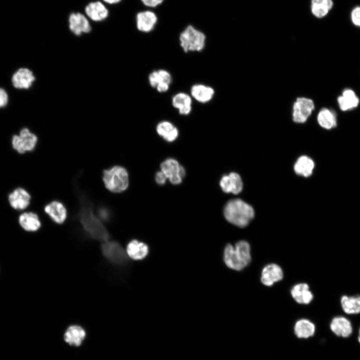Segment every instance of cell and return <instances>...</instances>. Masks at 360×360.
<instances>
[{
    "label": "cell",
    "instance_id": "9",
    "mask_svg": "<svg viewBox=\"0 0 360 360\" xmlns=\"http://www.w3.org/2000/svg\"><path fill=\"white\" fill-rule=\"evenodd\" d=\"M161 171H162L174 184H178L181 183L182 178L185 176L186 172L184 168L180 166L178 161L173 158H168L165 160L160 164Z\"/></svg>",
    "mask_w": 360,
    "mask_h": 360
},
{
    "label": "cell",
    "instance_id": "18",
    "mask_svg": "<svg viewBox=\"0 0 360 360\" xmlns=\"http://www.w3.org/2000/svg\"><path fill=\"white\" fill-rule=\"evenodd\" d=\"M284 274L282 268L275 264L266 266L261 274V282L266 286H271L283 278Z\"/></svg>",
    "mask_w": 360,
    "mask_h": 360
},
{
    "label": "cell",
    "instance_id": "10",
    "mask_svg": "<svg viewBox=\"0 0 360 360\" xmlns=\"http://www.w3.org/2000/svg\"><path fill=\"white\" fill-rule=\"evenodd\" d=\"M150 85L159 92H166L172 82L171 74L166 70L159 69L152 71L148 76Z\"/></svg>",
    "mask_w": 360,
    "mask_h": 360
},
{
    "label": "cell",
    "instance_id": "26",
    "mask_svg": "<svg viewBox=\"0 0 360 360\" xmlns=\"http://www.w3.org/2000/svg\"><path fill=\"white\" fill-rule=\"evenodd\" d=\"M317 120L322 128L330 130L337 125V117L335 112L332 109L324 108L318 112Z\"/></svg>",
    "mask_w": 360,
    "mask_h": 360
},
{
    "label": "cell",
    "instance_id": "4",
    "mask_svg": "<svg viewBox=\"0 0 360 360\" xmlns=\"http://www.w3.org/2000/svg\"><path fill=\"white\" fill-rule=\"evenodd\" d=\"M178 40L184 52H200L205 48L206 36L203 32L189 24L180 33Z\"/></svg>",
    "mask_w": 360,
    "mask_h": 360
},
{
    "label": "cell",
    "instance_id": "31",
    "mask_svg": "<svg viewBox=\"0 0 360 360\" xmlns=\"http://www.w3.org/2000/svg\"><path fill=\"white\" fill-rule=\"evenodd\" d=\"M333 5L332 0H312V12L316 18H322L328 14Z\"/></svg>",
    "mask_w": 360,
    "mask_h": 360
},
{
    "label": "cell",
    "instance_id": "13",
    "mask_svg": "<svg viewBox=\"0 0 360 360\" xmlns=\"http://www.w3.org/2000/svg\"><path fill=\"white\" fill-rule=\"evenodd\" d=\"M31 196L26 189L18 187L12 190L8 195V202L14 210L22 211L30 204Z\"/></svg>",
    "mask_w": 360,
    "mask_h": 360
},
{
    "label": "cell",
    "instance_id": "30",
    "mask_svg": "<svg viewBox=\"0 0 360 360\" xmlns=\"http://www.w3.org/2000/svg\"><path fill=\"white\" fill-rule=\"evenodd\" d=\"M340 306L343 311L348 314H360V296H342Z\"/></svg>",
    "mask_w": 360,
    "mask_h": 360
},
{
    "label": "cell",
    "instance_id": "24",
    "mask_svg": "<svg viewBox=\"0 0 360 360\" xmlns=\"http://www.w3.org/2000/svg\"><path fill=\"white\" fill-rule=\"evenodd\" d=\"M290 293L292 298L298 304H308L313 300L314 296L310 290L309 286L305 283L294 285Z\"/></svg>",
    "mask_w": 360,
    "mask_h": 360
},
{
    "label": "cell",
    "instance_id": "17",
    "mask_svg": "<svg viewBox=\"0 0 360 360\" xmlns=\"http://www.w3.org/2000/svg\"><path fill=\"white\" fill-rule=\"evenodd\" d=\"M220 186L225 192L238 194L242 190L243 185L240 175L236 172H231L222 178Z\"/></svg>",
    "mask_w": 360,
    "mask_h": 360
},
{
    "label": "cell",
    "instance_id": "15",
    "mask_svg": "<svg viewBox=\"0 0 360 360\" xmlns=\"http://www.w3.org/2000/svg\"><path fill=\"white\" fill-rule=\"evenodd\" d=\"M337 102L342 111L348 112L356 108L360 104V100L352 89L346 88L338 97Z\"/></svg>",
    "mask_w": 360,
    "mask_h": 360
},
{
    "label": "cell",
    "instance_id": "27",
    "mask_svg": "<svg viewBox=\"0 0 360 360\" xmlns=\"http://www.w3.org/2000/svg\"><path fill=\"white\" fill-rule=\"evenodd\" d=\"M148 253V246L138 240H132L127 245L126 254L132 260H142L147 256Z\"/></svg>",
    "mask_w": 360,
    "mask_h": 360
},
{
    "label": "cell",
    "instance_id": "2",
    "mask_svg": "<svg viewBox=\"0 0 360 360\" xmlns=\"http://www.w3.org/2000/svg\"><path fill=\"white\" fill-rule=\"evenodd\" d=\"M224 260L226 266L234 270H240L251 260L250 246L245 240H240L234 246L228 244L224 252Z\"/></svg>",
    "mask_w": 360,
    "mask_h": 360
},
{
    "label": "cell",
    "instance_id": "25",
    "mask_svg": "<svg viewBox=\"0 0 360 360\" xmlns=\"http://www.w3.org/2000/svg\"><path fill=\"white\" fill-rule=\"evenodd\" d=\"M86 336L84 330L77 325L69 326L64 334L65 342L70 346H80Z\"/></svg>",
    "mask_w": 360,
    "mask_h": 360
},
{
    "label": "cell",
    "instance_id": "8",
    "mask_svg": "<svg viewBox=\"0 0 360 360\" xmlns=\"http://www.w3.org/2000/svg\"><path fill=\"white\" fill-rule=\"evenodd\" d=\"M314 109V104L312 99L298 98L293 104V120L296 123L305 122Z\"/></svg>",
    "mask_w": 360,
    "mask_h": 360
},
{
    "label": "cell",
    "instance_id": "14",
    "mask_svg": "<svg viewBox=\"0 0 360 360\" xmlns=\"http://www.w3.org/2000/svg\"><path fill=\"white\" fill-rule=\"evenodd\" d=\"M36 80L35 75L32 70L26 68H22L12 74V82L16 88L28 90L32 86Z\"/></svg>",
    "mask_w": 360,
    "mask_h": 360
},
{
    "label": "cell",
    "instance_id": "37",
    "mask_svg": "<svg viewBox=\"0 0 360 360\" xmlns=\"http://www.w3.org/2000/svg\"><path fill=\"white\" fill-rule=\"evenodd\" d=\"M102 0L104 2L108 4H116L122 1V0Z\"/></svg>",
    "mask_w": 360,
    "mask_h": 360
},
{
    "label": "cell",
    "instance_id": "1",
    "mask_svg": "<svg viewBox=\"0 0 360 360\" xmlns=\"http://www.w3.org/2000/svg\"><path fill=\"white\" fill-rule=\"evenodd\" d=\"M78 196L80 202V220L83 228L93 238L107 240L110 237L108 232L95 214L92 202L84 194L79 190H78Z\"/></svg>",
    "mask_w": 360,
    "mask_h": 360
},
{
    "label": "cell",
    "instance_id": "32",
    "mask_svg": "<svg viewBox=\"0 0 360 360\" xmlns=\"http://www.w3.org/2000/svg\"><path fill=\"white\" fill-rule=\"evenodd\" d=\"M314 166V162L311 158L302 156L296 162L294 170L298 174L307 177L312 174Z\"/></svg>",
    "mask_w": 360,
    "mask_h": 360
},
{
    "label": "cell",
    "instance_id": "6",
    "mask_svg": "<svg viewBox=\"0 0 360 360\" xmlns=\"http://www.w3.org/2000/svg\"><path fill=\"white\" fill-rule=\"evenodd\" d=\"M38 141L36 135L28 128H24L18 134L12 136L11 144L12 148L20 154L32 152L36 147Z\"/></svg>",
    "mask_w": 360,
    "mask_h": 360
},
{
    "label": "cell",
    "instance_id": "28",
    "mask_svg": "<svg viewBox=\"0 0 360 360\" xmlns=\"http://www.w3.org/2000/svg\"><path fill=\"white\" fill-rule=\"evenodd\" d=\"M158 134L168 142L175 140L178 136V130L176 126L168 120L160 122L156 126Z\"/></svg>",
    "mask_w": 360,
    "mask_h": 360
},
{
    "label": "cell",
    "instance_id": "21",
    "mask_svg": "<svg viewBox=\"0 0 360 360\" xmlns=\"http://www.w3.org/2000/svg\"><path fill=\"white\" fill-rule=\"evenodd\" d=\"M192 102L190 95L184 92L176 94L172 100V106L182 116H188L192 112Z\"/></svg>",
    "mask_w": 360,
    "mask_h": 360
},
{
    "label": "cell",
    "instance_id": "20",
    "mask_svg": "<svg viewBox=\"0 0 360 360\" xmlns=\"http://www.w3.org/2000/svg\"><path fill=\"white\" fill-rule=\"evenodd\" d=\"M192 98L201 104H206L212 100L215 91L214 89L204 84H197L192 85L190 90Z\"/></svg>",
    "mask_w": 360,
    "mask_h": 360
},
{
    "label": "cell",
    "instance_id": "22",
    "mask_svg": "<svg viewBox=\"0 0 360 360\" xmlns=\"http://www.w3.org/2000/svg\"><path fill=\"white\" fill-rule=\"evenodd\" d=\"M44 210L54 222L58 224H62L67 216L66 208L62 203L56 200L47 204Z\"/></svg>",
    "mask_w": 360,
    "mask_h": 360
},
{
    "label": "cell",
    "instance_id": "29",
    "mask_svg": "<svg viewBox=\"0 0 360 360\" xmlns=\"http://www.w3.org/2000/svg\"><path fill=\"white\" fill-rule=\"evenodd\" d=\"M316 332L314 324L308 319L297 320L294 326V332L300 338H308L313 336Z\"/></svg>",
    "mask_w": 360,
    "mask_h": 360
},
{
    "label": "cell",
    "instance_id": "19",
    "mask_svg": "<svg viewBox=\"0 0 360 360\" xmlns=\"http://www.w3.org/2000/svg\"><path fill=\"white\" fill-rule=\"evenodd\" d=\"M86 16L92 20L99 22L104 20L108 16V10L104 4L100 1L88 4L84 8Z\"/></svg>",
    "mask_w": 360,
    "mask_h": 360
},
{
    "label": "cell",
    "instance_id": "36",
    "mask_svg": "<svg viewBox=\"0 0 360 360\" xmlns=\"http://www.w3.org/2000/svg\"><path fill=\"white\" fill-rule=\"evenodd\" d=\"M167 178L162 171L158 172L156 175V181L158 184L162 185L165 184Z\"/></svg>",
    "mask_w": 360,
    "mask_h": 360
},
{
    "label": "cell",
    "instance_id": "11",
    "mask_svg": "<svg viewBox=\"0 0 360 360\" xmlns=\"http://www.w3.org/2000/svg\"><path fill=\"white\" fill-rule=\"evenodd\" d=\"M102 250L104 256L115 264H123L127 260L126 254L120 244L116 242H109L104 244Z\"/></svg>",
    "mask_w": 360,
    "mask_h": 360
},
{
    "label": "cell",
    "instance_id": "5",
    "mask_svg": "<svg viewBox=\"0 0 360 360\" xmlns=\"http://www.w3.org/2000/svg\"><path fill=\"white\" fill-rule=\"evenodd\" d=\"M102 178L105 187L112 192H123L128 186V172L124 168L120 166L104 170Z\"/></svg>",
    "mask_w": 360,
    "mask_h": 360
},
{
    "label": "cell",
    "instance_id": "12",
    "mask_svg": "<svg viewBox=\"0 0 360 360\" xmlns=\"http://www.w3.org/2000/svg\"><path fill=\"white\" fill-rule=\"evenodd\" d=\"M68 28L70 31L76 36L88 34L92 30L89 20L80 12H72L68 17Z\"/></svg>",
    "mask_w": 360,
    "mask_h": 360
},
{
    "label": "cell",
    "instance_id": "35",
    "mask_svg": "<svg viewBox=\"0 0 360 360\" xmlns=\"http://www.w3.org/2000/svg\"><path fill=\"white\" fill-rule=\"evenodd\" d=\"M8 101V96L4 88H0V108L6 106Z\"/></svg>",
    "mask_w": 360,
    "mask_h": 360
},
{
    "label": "cell",
    "instance_id": "16",
    "mask_svg": "<svg viewBox=\"0 0 360 360\" xmlns=\"http://www.w3.org/2000/svg\"><path fill=\"white\" fill-rule=\"evenodd\" d=\"M330 327L335 335L344 338L349 337L353 331L351 322L343 316L334 317L330 322Z\"/></svg>",
    "mask_w": 360,
    "mask_h": 360
},
{
    "label": "cell",
    "instance_id": "34",
    "mask_svg": "<svg viewBox=\"0 0 360 360\" xmlns=\"http://www.w3.org/2000/svg\"><path fill=\"white\" fill-rule=\"evenodd\" d=\"M166 0H140L142 4L148 8V9L152 10V8H156L161 6Z\"/></svg>",
    "mask_w": 360,
    "mask_h": 360
},
{
    "label": "cell",
    "instance_id": "33",
    "mask_svg": "<svg viewBox=\"0 0 360 360\" xmlns=\"http://www.w3.org/2000/svg\"><path fill=\"white\" fill-rule=\"evenodd\" d=\"M350 17L353 24L360 28V6H356L352 8Z\"/></svg>",
    "mask_w": 360,
    "mask_h": 360
},
{
    "label": "cell",
    "instance_id": "38",
    "mask_svg": "<svg viewBox=\"0 0 360 360\" xmlns=\"http://www.w3.org/2000/svg\"><path fill=\"white\" fill-rule=\"evenodd\" d=\"M358 342L360 344V328L359 330H358Z\"/></svg>",
    "mask_w": 360,
    "mask_h": 360
},
{
    "label": "cell",
    "instance_id": "23",
    "mask_svg": "<svg viewBox=\"0 0 360 360\" xmlns=\"http://www.w3.org/2000/svg\"><path fill=\"white\" fill-rule=\"evenodd\" d=\"M18 222L20 226L26 231L36 232L41 226L38 216L32 212H24L18 216Z\"/></svg>",
    "mask_w": 360,
    "mask_h": 360
},
{
    "label": "cell",
    "instance_id": "7",
    "mask_svg": "<svg viewBox=\"0 0 360 360\" xmlns=\"http://www.w3.org/2000/svg\"><path fill=\"white\" fill-rule=\"evenodd\" d=\"M158 20V16L155 11L150 9L140 11L136 16V29L140 32L148 34L156 28Z\"/></svg>",
    "mask_w": 360,
    "mask_h": 360
},
{
    "label": "cell",
    "instance_id": "3",
    "mask_svg": "<svg viewBox=\"0 0 360 360\" xmlns=\"http://www.w3.org/2000/svg\"><path fill=\"white\" fill-rule=\"evenodd\" d=\"M224 216L230 223L244 228L253 219L254 212L253 208L247 203L240 199H234L225 206Z\"/></svg>",
    "mask_w": 360,
    "mask_h": 360
}]
</instances>
